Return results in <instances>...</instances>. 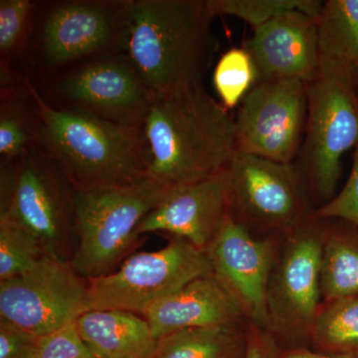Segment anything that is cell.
<instances>
[{"label":"cell","instance_id":"1","mask_svg":"<svg viewBox=\"0 0 358 358\" xmlns=\"http://www.w3.org/2000/svg\"><path fill=\"white\" fill-rule=\"evenodd\" d=\"M140 134L145 178L164 192L222 173L237 152L235 117L203 84L155 96Z\"/></svg>","mask_w":358,"mask_h":358},{"label":"cell","instance_id":"2","mask_svg":"<svg viewBox=\"0 0 358 358\" xmlns=\"http://www.w3.org/2000/svg\"><path fill=\"white\" fill-rule=\"evenodd\" d=\"M207 0H131L122 51L155 96L203 84L217 53Z\"/></svg>","mask_w":358,"mask_h":358},{"label":"cell","instance_id":"3","mask_svg":"<svg viewBox=\"0 0 358 358\" xmlns=\"http://www.w3.org/2000/svg\"><path fill=\"white\" fill-rule=\"evenodd\" d=\"M37 112L36 147L74 189L128 187L145 182L140 129L55 107L28 80Z\"/></svg>","mask_w":358,"mask_h":358},{"label":"cell","instance_id":"4","mask_svg":"<svg viewBox=\"0 0 358 358\" xmlns=\"http://www.w3.org/2000/svg\"><path fill=\"white\" fill-rule=\"evenodd\" d=\"M305 138L294 162L315 210L338 193L341 159L358 145V82L355 68L320 54L317 76L307 83Z\"/></svg>","mask_w":358,"mask_h":358},{"label":"cell","instance_id":"5","mask_svg":"<svg viewBox=\"0 0 358 358\" xmlns=\"http://www.w3.org/2000/svg\"><path fill=\"white\" fill-rule=\"evenodd\" d=\"M74 187L57 164L38 148L1 164L0 218L36 238L45 253L72 260L75 249Z\"/></svg>","mask_w":358,"mask_h":358},{"label":"cell","instance_id":"6","mask_svg":"<svg viewBox=\"0 0 358 358\" xmlns=\"http://www.w3.org/2000/svg\"><path fill=\"white\" fill-rule=\"evenodd\" d=\"M167 192L148 181L128 187L75 189L73 267L88 280L109 275L140 238L138 229Z\"/></svg>","mask_w":358,"mask_h":358},{"label":"cell","instance_id":"7","mask_svg":"<svg viewBox=\"0 0 358 358\" xmlns=\"http://www.w3.org/2000/svg\"><path fill=\"white\" fill-rule=\"evenodd\" d=\"M227 171L229 217L252 236L282 237L315 217L296 164L236 152Z\"/></svg>","mask_w":358,"mask_h":358},{"label":"cell","instance_id":"8","mask_svg":"<svg viewBox=\"0 0 358 358\" xmlns=\"http://www.w3.org/2000/svg\"><path fill=\"white\" fill-rule=\"evenodd\" d=\"M322 219L315 214L280 240L268 281L266 329L282 348H310L322 303Z\"/></svg>","mask_w":358,"mask_h":358},{"label":"cell","instance_id":"9","mask_svg":"<svg viewBox=\"0 0 358 358\" xmlns=\"http://www.w3.org/2000/svg\"><path fill=\"white\" fill-rule=\"evenodd\" d=\"M131 0H61L40 14L35 50L45 69L62 72L122 51Z\"/></svg>","mask_w":358,"mask_h":358},{"label":"cell","instance_id":"10","mask_svg":"<svg viewBox=\"0 0 358 358\" xmlns=\"http://www.w3.org/2000/svg\"><path fill=\"white\" fill-rule=\"evenodd\" d=\"M211 273L205 252L182 238L169 236L164 248L134 254L110 274L88 280L87 310H121L143 315L157 301Z\"/></svg>","mask_w":358,"mask_h":358},{"label":"cell","instance_id":"11","mask_svg":"<svg viewBox=\"0 0 358 358\" xmlns=\"http://www.w3.org/2000/svg\"><path fill=\"white\" fill-rule=\"evenodd\" d=\"M55 107L140 129L155 95L124 51L62 71L51 83ZM45 99V98H44Z\"/></svg>","mask_w":358,"mask_h":358},{"label":"cell","instance_id":"12","mask_svg":"<svg viewBox=\"0 0 358 358\" xmlns=\"http://www.w3.org/2000/svg\"><path fill=\"white\" fill-rule=\"evenodd\" d=\"M88 281L70 261L46 257L24 274L0 281V320L43 336L87 312Z\"/></svg>","mask_w":358,"mask_h":358},{"label":"cell","instance_id":"13","mask_svg":"<svg viewBox=\"0 0 358 358\" xmlns=\"http://www.w3.org/2000/svg\"><path fill=\"white\" fill-rule=\"evenodd\" d=\"M307 83L277 79L253 85L237 117V152L294 164L307 124Z\"/></svg>","mask_w":358,"mask_h":358},{"label":"cell","instance_id":"14","mask_svg":"<svg viewBox=\"0 0 358 358\" xmlns=\"http://www.w3.org/2000/svg\"><path fill=\"white\" fill-rule=\"evenodd\" d=\"M281 237L256 238L227 220L206 250L213 274L237 301L247 322L266 329L267 293Z\"/></svg>","mask_w":358,"mask_h":358},{"label":"cell","instance_id":"15","mask_svg":"<svg viewBox=\"0 0 358 358\" xmlns=\"http://www.w3.org/2000/svg\"><path fill=\"white\" fill-rule=\"evenodd\" d=\"M244 49L255 70L254 84L277 79L308 83L320 64L317 18L296 10L280 14L254 29Z\"/></svg>","mask_w":358,"mask_h":358},{"label":"cell","instance_id":"16","mask_svg":"<svg viewBox=\"0 0 358 358\" xmlns=\"http://www.w3.org/2000/svg\"><path fill=\"white\" fill-rule=\"evenodd\" d=\"M227 169L167 192L141 222L140 236L166 233L206 252L229 216Z\"/></svg>","mask_w":358,"mask_h":358},{"label":"cell","instance_id":"17","mask_svg":"<svg viewBox=\"0 0 358 358\" xmlns=\"http://www.w3.org/2000/svg\"><path fill=\"white\" fill-rule=\"evenodd\" d=\"M143 317L157 339L182 329L247 322L237 301L213 273L157 301Z\"/></svg>","mask_w":358,"mask_h":358},{"label":"cell","instance_id":"18","mask_svg":"<svg viewBox=\"0 0 358 358\" xmlns=\"http://www.w3.org/2000/svg\"><path fill=\"white\" fill-rule=\"evenodd\" d=\"M75 322L99 358H152L159 341L143 315L127 310H90Z\"/></svg>","mask_w":358,"mask_h":358},{"label":"cell","instance_id":"19","mask_svg":"<svg viewBox=\"0 0 358 358\" xmlns=\"http://www.w3.org/2000/svg\"><path fill=\"white\" fill-rule=\"evenodd\" d=\"M322 222V301L357 294L358 226L338 219Z\"/></svg>","mask_w":358,"mask_h":358},{"label":"cell","instance_id":"20","mask_svg":"<svg viewBox=\"0 0 358 358\" xmlns=\"http://www.w3.org/2000/svg\"><path fill=\"white\" fill-rule=\"evenodd\" d=\"M248 322L195 327L157 341L152 358H246Z\"/></svg>","mask_w":358,"mask_h":358},{"label":"cell","instance_id":"21","mask_svg":"<svg viewBox=\"0 0 358 358\" xmlns=\"http://www.w3.org/2000/svg\"><path fill=\"white\" fill-rule=\"evenodd\" d=\"M37 112L28 86L1 95L0 109V157L1 164L14 162L36 147Z\"/></svg>","mask_w":358,"mask_h":358},{"label":"cell","instance_id":"22","mask_svg":"<svg viewBox=\"0 0 358 358\" xmlns=\"http://www.w3.org/2000/svg\"><path fill=\"white\" fill-rule=\"evenodd\" d=\"M308 348L327 355H358V294L322 301Z\"/></svg>","mask_w":358,"mask_h":358},{"label":"cell","instance_id":"23","mask_svg":"<svg viewBox=\"0 0 358 358\" xmlns=\"http://www.w3.org/2000/svg\"><path fill=\"white\" fill-rule=\"evenodd\" d=\"M320 54L345 61L358 75V0H327L317 17Z\"/></svg>","mask_w":358,"mask_h":358},{"label":"cell","instance_id":"24","mask_svg":"<svg viewBox=\"0 0 358 358\" xmlns=\"http://www.w3.org/2000/svg\"><path fill=\"white\" fill-rule=\"evenodd\" d=\"M214 16H233L252 29L261 27L280 14L301 11L317 17L324 2L319 0H207Z\"/></svg>","mask_w":358,"mask_h":358},{"label":"cell","instance_id":"25","mask_svg":"<svg viewBox=\"0 0 358 358\" xmlns=\"http://www.w3.org/2000/svg\"><path fill=\"white\" fill-rule=\"evenodd\" d=\"M36 4L30 0L0 1V63L11 67L28 49L34 29Z\"/></svg>","mask_w":358,"mask_h":358},{"label":"cell","instance_id":"26","mask_svg":"<svg viewBox=\"0 0 358 358\" xmlns=\"http://www.w3.org/2000/svg\"><path fill=\"white\" fill-rule=\"evenodd\" d=\"M46 257L36 238L13 221L0 218V281L24 274Z\"/></svg>","mask_w":358,"mask_h":358},{"label":"cell","instance_id":"27","mask_svg":"<svg viewBox=\"0 0 358 358\" xmlns=\"http://www.w3.org/2000/svg\"><path fill=\"white\" fill-rule=\"evenodd\" d=\"M213 83L224 107H236L255 83V70L248 52L233 48L221 56L213 73Z\"/></svg>","mask_w":358,"mask_h":358},{"label":"cell","instance_id":"28","mask_svg":"<svg viewBox=\"0 0 358 358\" xmlns=\"http://www.w3.org/2000/svg\"><path fill=\"white\" fill-rule=\"evenodd\" d=\"M33 358H99L78 331L76 322L39 336Z\"/></svg>","mask_w":358,"mask_h":358},{"label":"cell","instance_id":"29","mask_svg":"<svg viewBox=\"0 0 358 358\" xmlns=\"http://www.w3.org/2000/svg\"><path fill=\"white\" fill-rule=\"evenodd\" d=\"M320 219H338L358 226V145L353 154L350 178L329 203L315 212Z\"/></svg>","mask_w":358,"mask_h":358},{"label":"cell","instance_id":"30","mask_svg":"<svg viewBox=\"0 0 358 358\" xmlns=\"http://www.w3.org/2000/svg\"><path fill=\"white\" fill-rule=\"evenodd\" d=\"M38 338L0 320V358H33Z\"/></svg>","mask_w":358,"mask_h":358},{"label":"cell","instance_id":"31","mask_svg":"<svg viewBox=\"0 0 358 358\" xmlns=\"http://www.w3.org/2000/svg\"><path fill=\"white\" fill-rule=\"evenodd\" d=\"M282 348L267 329L248 322L246 358H282Z\"/></svg>","mask_w":358,"mask_h":358},{"label":"cell","instance_id":"32","mask_svg":"<svg viewBox=\"0 0 358 358\" xmlns=\"http://www.w3.org/2000/svg\"><path fill=\"white\" fill-rule=\"evenodd\" d=\"M282 358H358V355H327L308 348H282Z\"/></svg>","mask_w":358,"mask_h":358},{"label":"cell","instance_id":"33","mask_svg":"<svg viewBox=\"0 0 358 358\" xmlns=\"http://www.w3.org/2000/svg\"><path fill=\"white\" fill-rule=\"evenodd\" d=\"M357 82H358V75H357Z\"/></svg>","mask_w":358,"mask_h":358}]
</instances>
